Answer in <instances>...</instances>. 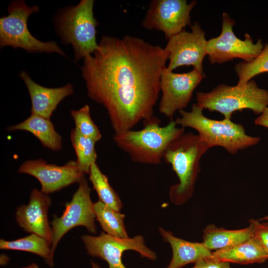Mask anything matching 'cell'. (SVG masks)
Returning <instances> with one entry per match:
<instances>
[{
	"label": "cell",
	"instance_id": "obj_16",
	"mask_svg": "<svg viewBox=\"0 0 268 268\" xmlns=\"http://www.w3.org/2000/svg\"><path fill=\"white\" fill-rule=\"evenodd\" d=\"M20 77L25 83L31 101V114L50 119L58 104L67 96L73 93L72 85L68 83L58 88L42 86L32 80L27 73L22 71Z\"/></svg>",
	"mask_w": 268,
	"mask_h": 268
},
{
	"label": "cell",
	"instance_id": "obj_9",
	"mask_svg": "<svg viewBox=\"0 0 268 268\" xmlns=\"http://www.w3.org/2000/svg\"><path fill=\"white\" fill-rule=\"evenodd\" d=\"M90 193L91 189L84 177L70 201L66 203L63 215L52 220L51 250L53 254L63 236L75 227L83 226L89 232L96 233V218Z\"/></svg>",
	"mask_w": 268,
	"mask_h": 268
},
{
	"label": "cell",
	"instance_id": "obj_23",
	"mask_svg": "<svg viewBox=\"0 0 268 268\" xmlns=\"http://www.w3.org/2000/svg\"><path fill=\"white\" fill-rule=\"evenodd\" d=\"M70 139L80 170L84 174H89L90 168L96 163L97 157L95 148L96 142L82 135L75 128L71 131Z\"/></svg>",
	"mask_w": 268,
	"mask_h": 268
},
{
	"label": "cell",
	"instance_id": "obj_25",
	"mask_svg": "<svg viewBox=\"0 0 268 268\" xmlns=\"http://www.w3.org/2000/svg\"><path fill=\"white\" fill-rule=\"evenodd\" d=\"M238 77L237 85L247 83L255 76L268 72V43H266L259 55L250 62H241L234 67Z\"/></svg>",
	"mask_w": 268,
	"mask_h": 268
},
{
	"label": "cell",
	"instance_id": "obj_18",
	"mask_svg": "<svg viewBox=\"0 0 268 268\" xmlns=\"http://www.w3.org/2000/svg\"><path fill=\"white\" fill-rule=\"evenodd\" d=\"M8 131L23 130L30 132L37 137L42 145L53 150L57 151L62 147V138L56 131L50 119L31 114L24 121L7 128Z\"/></svg>",
	"mask_w": 268,
	"mask_h": 268
},
{
	"label": "cell",
	"instance_id": "obj_31",
	"mask_svg": "<svg viewBox=\"0 0 268 268\" xmlns=\"http://www.w3.org/2000/svg\"><path fill=\"white\" fill-rule=\"evenodd\" d=\"M91 265L92 268H100L99 265L93 261L91 262Z\"/></svg>",
	"mask_w": 268,
	"mask_h": 268
},
{
	"label": "cell",
	"instance_id": "obj_11",
	"mask_svg": "<svg viewBox=\"0 0 268 268\" xmlns=\"http://www.w3.org/2000/svg\"><path fill=\"white\" fill-rule=\"evenodd\" d=\"M196 0H153L147 9L142 25L149 30L162 31L166 39L180 33L191 24V12Z\"/></svg>",
	"mask_w": 268,
	"mask_h": 268
},
{
	"label": "cell",
	"instance_id": "obj_14",
	"mask_svg": "<svg viewBox=\"0 0 268 268\" xmlns=\"http://www.w3.org/2000/svg\"><path fill=\"white\" fill-rule=\"evenodd\" d=\"M19 173L30 175L40 183L41 191L49 194L79 182L84 177L75 161L63 166L48 164L43 159L28 160L18 170Z\"/></svg>",
	"mask_w": 268,
	"mask_h": 268
},
{
	"label": "cell",
	"instance_id": "obj_32",
	"mask_svg": "<svg viewBox=\"0 0 268 268\" xmlns=\"http://www.w3.org/2000/svg\"><path fill=\"white\" fill-rule=\"evenodd\" d=\"M260 220L261 221L268 220V215H267V216H265V217H263V218H261Z\"/></svg>",
	"mask_w": 268,
	"mask_h": 268
},
{
	"label": "cell",
	"instance_id": "obj_12",
	"mask_svg": "<svg viewBox=\"0 0 268 268\" xmlns=\"http://www.w3.org/2000/svg\"><path fill=\"white\" fill-rule=\"evenodd\" d=\"M205 76L195 68L188 72L178 73L164 68L160 81L162 92L160 113L173 120L176 111L187 106L194 91Z\"/></svg>",
	"mask_w": 268,
	"mask_h": 268
},
{
	"label": "cell",
	"instance_id": "obj_19",
	"mask_svg": "<svg viewBox=\"0 0 268 268\" xmlns=\"http://www.w3.org/2000/svg\"><path fill=\"white\" fill-rule=\"evenodd\" d=\"M209 258L240 264L262 263L268 260V255L251 238L236 245L215 251Z\"/></svg>",
	"mask_w": 268,
	"mask_h": 268
},
{
	"label": "cell",
	"instance_id": "obj_29",
	"mask_svg": "<svg viewBox=\"0 0 268 268\" xmlns=\"http://www.w3.org/2000/svg\"><path fill=\"white\" fill-rule=\"evenodd\" d=\"M254 123L256 125L268 128V107L255 120Z\"/></svg>",
	"mask_w": 268,
	"mask_h": 268
},
{
	"label": "cell",
	"instance_id": "obj_30",
	"mask_svg": "<svg viewBox=\"0 0 268 268\" xmlns=\"http://www.w3.org/2000/svg\"><path fill=\"white\" fill-rule=\"evenodd\" d=\"M22 268H40L39 266L35 263H32L31 265Z\"/></svg>",
	"mask_w": 268,
	"mask_h": 268
},
{
	"label": "cell",
	"instance_id": "obj_21",
	"mask_svg": "<svg viewBox=\"0 0 268 268\" xmlns=\"http://www.w3.org/2000/svg\"><path fill=\"white\" fill-rule=\"evenodd\" d=\"M0 249L22 251L35 254L43 258L50 266H54V254L51 244L44 238L35 234L13 241L0 240Z\"/></svg>",
	"mask_w": 268,
	"mask_h": 268
},
{
	"label": "cell",
	"instance_id": "obj_6",
	"mask_svg": "<svg viewBox=\"0 0 268 268\" xmlns=\"http://www.w3.org/2000/svg\"><path fill=\"white\" fill-rule=\"evenodd\" d=\"M94 3L93 0H82L58 19L61 37L65 43L72 45L77 60L92 55L99 48L96 40L98 23L94 17Z\"/></svg>",
	"mask_w": 268,
	"mask_h": 268
},
{
	"label": "cell",
	"instance_id": "obj_5",
	"mask_svg": "<svg viewBox=\"0 0 268 268\" xmlns=\"http://www.w3.org/2000/svg\"><path fill=\"white\" fill-rule=\"evenodd\" d=\"M196 99L203 109L218 112L229 120L236 111L249 109L261 115L268 107V91L259 87L252 79L241 86L219 84L209 92H198Z\"/></svg>",
	"mask_w": 268,
	"mask_h": 268
},
{
	"label": "cell",
	"instance_id": "obj_20",
	"mask_svg": "<svg viewBox=\"0 0 268 268\" xmlns=\"http://www.w3.org/2000/svg\"><path fill=\"white\" fill-rule=\"evenodd\" d=\"M252 238V231L247 227L237 230H228L210 224L203 231L202 243L210 250L228 248L241 243Z\"/></svg>",
	"mask_w": 268,
	"mask_h": 268
},
{
	"label": "cell",
	"instance_id": "obj_4",
	"mask_svg": "<svg viewBox=\"0 0 268 268\" xmlns=\"http://www.w3.org/2000/svg\"><path fill=\"white\" fill-rule=\"evenodd\" d=\"M203 109L197 103L192 106L190 111L181 110V116L175 122L181 127H189L197 131L200 138L211 148L223 147L229 153L234 154L258 144L261 138L246 134L244 127L224 118L222 120H213L205 117Z\"/></svg>",
	"mask_w": 268,
	"mask_h": 268
},
{
	"label": "cell",
	"instance_id": "obj_22",
	"mask_svg": "<svg viewBox=\"0 0 268 268\" xmlns=\"http://www.w3.org/2000/svg\"><path fill=\"white\" fill-rule=\"evenodd\" d=\"M96 219L107 234L118 238H128L124 224L125 215L105 204L100 201L94 203Z\"/></svg>",
	"mask_w": 268,
	"mask_h": 268
},
{
	"label": "cell",
	"instance_id": "obj_24",
	"mask_svg": "<svg viewBox=\"0 0 268 268\" xmlns=\"http://www.w3.org/2000/svg\"><path fill=\"white\" fill-rule=\"evenodd\" d=\"M89 175L99 200L112 209L120 211L123 206L122 201L109 184L107 177L102 172L96 163L91 166Z\"/></svg>",
	"mask_w": 268,
	"mask_h": 268
},
{
	"label": "cell",
	"instance_id": "obj_8",
	"mask_svg": "<svg viewBox=\"0 0 268 268\" xmlns=\"http://www.w3.org/2000/svg\"><path fill=\"white\" fill-rule=\"evenodd\" d=\"M235 20L228 13L222 14L221 32L220 35L207 41L206 53L212 64H222L235 59H241L250 62L257 57L262 51L264 45L261 39L254 43L247 33L244 40L238 38L233 31Z\"/></svg>",
	"mask_w": 268,
	"mask_h": 268
},
{
	"label": "cell",
	"instance_id": "obj_15",
	"mask_svg": "<svg viewBox=\"0 0 268 268\" xmlns=\"http://www.w3.org/2000/svg\"><path fill=\"white\" fill-rule=\"evenodd\" d=\"M51 202L48 194L34 189L31 192L28 203L17 208L16 220L25 231L38 235L52 244V230L48 218Z\"/></svg>",
	"mask_w": 268,
	"mask_h": 268
},
{
	"label": "cell",
	"instance_id": "obj_26",
	"mask_svg": "<svg viewBox=\"0 0 268 268\" xmlns=\"http://www.w3.org/2000/svg\"><path fill=\"white\" fill-rule=\"evenodd\" d=\"M70 115L74 120L75 128L80 134L96 142L100 140L101 134L91 118L90 107L88 105L77 110H71Z\"/></svg>",
	"mask_w": 268,
	"mask_h": 268
},
{
	"label": "cell",
	"instance_id": "obj_7",
	"mask_svg": "<svg viewBox=\"0 0 268 268\" xmlns=\"http://www.w3.org/2000/svg\"><path fill=\"white\" fill-rule=\"evenodd\" d=\"M8 15L0 19V45L22 48L29 52H56L66 56L55 42H44L33 37L27 27V19L38 6L30 7L23 0L11 2Z\"/></svg>",
	"mask_w": 268,
	"mask_h": 268
},
{
	"label": "cell",
	"instance_id": "obj_10",
	"mask_svg": "<svg viewBox=\"0 0 268 268\" xmlns=\"http://www.w3.org/2000/svg\"><path fill=\"white\" fill-rule=\"evenodd\" d=\"M81 239L87 253L105 261L109 268H127L122 258L123 253L128 250L135 251L141 257L151 260L157 258L155 253L146 246L141 235L122 238L102 232L98 236L83 235Z\"/></svg>",
	"mask_w": 268,
	"mask_h": 268
},
{
	"label": "cell",
	"instance_id": "obj_27",
	"mask_svg": "<svg viewBox=\"0 0 268 268\" xmlns=\"http://www.w3.org/2000/svg\"><path fill=\"white\" fill-rule=\"evenodd\" d=\"M249 226L252 231V238L268 255V222L251 219Z\"/></svg>",
	"mask_w": 268,
	"mask_h": 268
},
{
	"label": "cell",
	"instance_id": "obj_3",
	"mask_svg": "<svg viewBox=\"0 0 268 268\" xmlns=\"http://www.w3.org/2000/svg\"><path fill=\"white\" fill-rule=\"evenodd\" d=\"M209 148L198 134L191 132L183 134L168 147L163 159L171 165L179 181L169 190L170 199L175 204L184 203L192 196L200 160Z\"/></svg>",
	"mask_w": 268,
	"mask_h": 268
},
{
	"label": "cell",
	"instance_id": "obj_2",
	"mask_svg": "<svg viewBox=\"0 0 268 268\" xmlns=\"http://www.w3.org/2000/svg\"><path fill=\"white\" fill-rule=\"evenodd\" d=\"M160 122L154 116L143 121L144 128L140 130L114 133V141L134 162L160 164L170 144L185 132L184 128L177 127L175 121L164 127L160 126Z\"/></svg>",
	"mask_w": 268,
	"mask_h": 268
},
{
	"label": "cell",
	"instance_id": "obj_13",
	"mask_svg": "<svg viewBox=\"0 0 268 268\" xmlns=\"http://www.w3.org/2000/svg\"><path fill=\"white\" fill-rule=\"evenodd\" d=\"M191 28V32L183 30L168 40L164 48L169 60L166 68L173 71L180 67L192 66L205 75L202 66L203 59L207 55L205 32L197 21Z\"/></svg>",
	"mask_w": 268,
	"mask_h": 268
},
{
	"label": "cell",
	"instance_id": "obj_17",
	"mask_svg": "<svg viewBox=\"0 0 268 268\" xmlns=\"http://www.w3.org/2000/svg\"><path fill=\"white\" fill-rule=\"evenodd\" d=\"M159 233L172 251V257L166 268H181L190 263L211 257L212 252L202 242H193L179 238L160 227Z\"/></svg>",
	"mask_w": 268,
	"mask_h": 268
},
{
	"label": "cell",
	"instance_id": "obj_1",
	"mask_svg": "<svg viewBox=\"0 0 268 268\" xmlns=\"http://www.w3.org/2000/svg\"><path fill=\"white\" fill-rule=\"evenodd\" d=\"M98 45L81 67L87 94L106 109L114 133L132 130L154 116L167 52L130 35H104Z\"/></svg>",
	"mask_w": 268,
	"mask_h": 268
},
{
	"label": "cell",
	"instance_id": "obj_28",
	"mask_svg": "<svg viewBox=\"0 0 268 268\" xmlns=\"http://www.w3.org/2000/svg\"><path fill=\"white\" fill-rule=\"evenodd\" d=\"M192 268H230V267L229 263L208 258L197 261Z\"/></svg>",
	"mask_w": 268,
	"mask_h": 268
}]
</instances>
